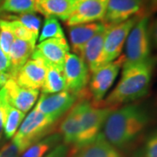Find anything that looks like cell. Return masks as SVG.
<instances>
[{"label":"cell","instance_id":"cell-1","mask_svg":"<svg viewBox=\"0 0 157 157\" xmlns=\"http://www.w3.org/2000/svg\"><path fill=\"white\" fill-rule=\"evenodd\" d=\"M157 59L150 57L144 61L122 66L121 77L116 86L98 107L117 108L139 100L148 92Z\"/></svg>","mask_w":157,"mask_h":157},{"label":"cell","instance_id":"cell-2","mask_svg":"<svg viewBox=\"0 0 157 157\" xmlns=\"http://www.w3.org/2000/svg\"><path fill=\"white\" fill-rule=\"evenodd\" d=\"M149 114L143 107L127 104L113 109L103 126L102 134L116 148H124L132 144L149 123Z\"/></svg>","mask_w":157,"mask_h":157},{"label":"cell","instance_id":"cell-3","mask_svg":"<svg viewBox=\"0 0 157 157\" xmlns=\"http://www.w3.org/2000/svg\"><path fill=\"white\" fill-rule=\"evenodd\" d=\"M56 121H58L33 108L23 120L12 141L24 152L35 142L50 135Z\"/></svg>","mask_w":157,"mask_h":157},{"label":"cell","instance_id":"cell-4","mask_svg":"<svg viewBox=\"0 0 157 157\" xmlns=\"http://www.w3.org/2000/svg\"><path fill=\"white\" fill-rule=\"evenodd\" d=\"M151 39L149 33V17L143 16L131 29L125 43L123 66L144 61L150 58Z\"/></svg>","mask_w":157,"mask_h":157},{"label":"cell","instance_id":"cell-5","mask_svg":"<svg viewBox=\"0 0 157 157\" xmlns=\"http://www.w3.org/2000/svg\"><path fill=\"white\" fill-rule=\"evenodd\" d=\"M78 104L80 109L79 135L75 146L86 144L100 135L108 114L114 109L98 107L86 100L78 102Z\"/></svg>","mask_w":157,"mask_h":157},{"label":"cell","instance_id":"cell-6","mask_svg":"<svg viewBox=\"0 0 157 157\" xmlns=\"http://www.w3.org/2000/svg\"><path fill=\"white\" fill-rule=\"evenodd\" d=\"M124 60V55H121L115 60L101 66L95 72L91 73L88 83L89 92L94 102H101L104 100L117 78Z\"/></svg>","mask_w":157,"mask_h":157},{"label":"cell","instance_id":"cell-7","mask_svg":"<svg viewBox=\"0 0 157 157\" xmlns=\"http://www.w3.org/2000/svg\"><path fill=\"white\" fill-rule=\"evenodd\" d=\"M140 18L136 15L125 22L107 26L104 39L103 64L112 62L121 56L127 38L133 26Z\"/></svg>","mask_w":157,"mask_h":157},{"label":"cell","instance_id":"cell-8","mask_svg":"<svg viewBox=\"0 0 157 157\" xmlns=\"http://www.w3.org/2000/svg\"><path fill=\"white\" fill-rule=\"evenodd\" d=\"M67 90L78 97L89 83L90 72L84 59L75 53H68L63 67Z\"/></svg>","mask_w":157,"mask_h":157},{"label":"cell","instance_id":"cell-9","mask_svg":"<svg viewBox=\"0 0 157 157\" xmlns=\"http://www.w3.org/2000/svg\"><path fill=\"white\" fill-rule=\"evenodd\" d=\"M78 98V96L67 90L52 94H42L34 108L58 121L76 104Z\"/></svg>","mask_w":157,"mask_h":157},{"label":"cell","instance_id":"cell-10","mask_svg":"<svg viewBox=\"0 0 157 157\" xmlns=\"http://www.w3.org/2000/svg\"><path fill=\"white\" fill-rule=\"evenodd\" d=\"M108 0H84L73 7V11L66 20L68 27L88 24L95 21H102L107 10Z\"/></svg>","mask_w":157,"mask_h":157},{"label":"cell","instance_id":"cell-11","mask_svg":"<svg viewBox=\"0 0 157 157\" xmlns=\"http://www.w3.org/2000/svg\"><path fill=\"white\" fill-rule=\"evenodd\" d=\"M69 52L70 46L66 38L49 39L39 42L36 45L32 56L40 58L47 65L63 69L66 57Z\"/></svg>","mask_w":157,"mask_h":157},{"label":"cell","instance_id":"cell-12","mask_svg":"<svg viewBox=\"0 0 157 157\" xmlns=\"http://www.w3.org/2000/svg\"><path fill=\"white\" fill-rule=\"evenodd\" d=\"M47 66L45 62L37 57H31L15 77V81L20 86L39 90L45 81Z\"/></svg>","mask_w":157,"mask_h":157},{"label":"cell","instance_id":"cell-13","mask_svg":"<svg viewBox=\"0 0 157 157\" xmlns=\"http://www.w3.org/2000/svg\"><path fill=\"white\" fill-rule=\"evenodd\" d=\"M142 0H108L101 22L107 26L125 22L140 13Z\"/></svg>","mask_w":157,"mask_h":157},{"label":"cell","instance_id":"cell-14","mask_svg":"<svg viewBox=\"0 0 157 157\" xmlns=\"http://www.w3.org/2000/svg\"><path fill=\"white\" fill-rule=\"evenodd\" d=\"M67 157H123L110 144L102 133L89 142L80 146H71Z\"/></svg>","mask_w":157,"mask_h":157},{"label":"cell","instance_id":"cell-15","mask_svg":"<svg viewBox=\"0 0 157 157\" xmlns=\"http://www.w3.org/2000/svg\"><path fill=\"white\" fill-rule=\"evenodd\" d=\"M4 87L6 88L9 104L25 113L33 108L39 99V90L20 86L14 78L9 79Z\"/></svg>","mask_w":157,"mask_h":157},{"label":"cell","instance_id":"cell-16","mask_svg":"<svg viewBox=\"0 0 157 157\" xmlns=\"http://www.w3.org/2000/svg\"><path fill=\"white\" fill-rule=\"evenodd\" d=\"M107 28L102 22H93L68 27V34L73 53L81 56L85 45L96 34Z\"/></svg>","mask_w":157,"mask_h":157},{"label":"cell","instance_id":"cell-17","mask_svg":"<svg viewBox=\"0 0 157 157\" xmlns=\"http://www.w3.org/2000/svg\"><path fill=\"white\" fill-rule=\"evenodd\" d=\"M35 47L36 43L15 39L9 52L10 76L11 78H15L18 71L30 59Z\"/></svg>","mask_w":157,"mask_h":157},{"label":"cell","instance_id":"cell-18","mask_svg":"<svg viewBox=\"0 0 157 157\" xmlns=\"http://www.w3.org/2000/svg\"><path fill=\"white\" fill-rule=\"evenodd\" d=\"M106 30L97 33L85 45L81 58L84 59L89 69L90 74L103 66V47Z\"/></svg>","mask_w":157,"mask_h":157},{"label":"cell","instance_id":"cell-19","mask_svg":"<svg viewBox=\"0 0 157 157\" xmlns=\"http://www.w3.org/2000/svg\"><path fill=\"white\" fill-rule=\"evenodd\" d=\"M79 104L76 103L66 114L59 124V134L61 135L63 143L67 146H75L79 135Z\"/></svg>","mask_w":157,"mask_h":157},{"label":"cell","instance_id":"cell-20","mask_svg":"<svg viewBox=\"0 0 157 157\" xmlns=\"http://www.w3.org/2000/svg\"><path fill=\"white\" fill-rule=\"evenodd\" d=\"M73 0H36V12L45 17H53L66 21L73 11Z\"/></svg>","mask_w":157,"mask_h":157},{"label":"cell","instance_id":"cell-21","mask_svg":"<svg viewBox=\"0 0 157 157\" xmlns=\"http://www.w3.org/2000/svg\"><path fill=\"white\" fill-rule=\"evenodd\" d=\"M61 140V135L59 133L50 134L29 147L23 152L20 157H45L55 147L60 144Z\"/></svg>","mask_w":157,"mask_h":157},{"label":"cell","instance_id":"cell-22","mask_svg":"<svg viewBox=\"0 0 157 157\" xmlns=\"http://www.w3.org/2000/svg\"><path fill=\"white\" fill-rule=\"evenodd\" d=\"M46 66V75L44 84L41 87L42 94H52L67 90L63 69L47 64Z\"/></svg>","mask_w":157,"mask_h":157},{"label":"cell","instance_id":"cell-23","mask_svg":"<svg viewBox=\"0 0 157 157\" xmlns=\"http://www.w3.org/2000/svg\"><path fill=\"white\" fill-rule=\"evenodd\" d=\"M25 117V113L21 112L14 107L9 105L7 115H6V123L4 127V134L6 139L13 138L17 133L19 126L22 123L23 120Z\"/></svg>","mask_w":157,"mask_h":157},{"label":"cell","instance_id":"cell-24","mask_svg":"<svg viewBox=\"0 0 157 157\" xmlns=\"http://www.w3.org/2000/svg\"><path fill=\"white\" fill-rule=\"evenodd\" d=\"M65 33L58 18L53 17H45L44 25L39 33V42L49 39H63Z\"/></svg>","mask_w":157,"mask_h":157},{"label":"cell","instance_id":"cell-25","mask_svg":"<svg viewBox=\"0 0 157 157\" xmlns=\"http://www.w3.org/2000/svg\"><path fill=\"white\" fill-rule=\"evenodd\" d=\"M1 11L17 14L36 12V0H4Z\"/></svg>","mask_w":157,"mask_h":157},{"label":"cell","instance_id":"cell-26","mask_svg":"<svg viewBox=\"0 0 157 157\" xmlns=\"http://www.w3.org/2000/svg\"><path fill=\"white\" fill-rule=\"evenodd\" d=\"M9 19H15L29 30L33 34L38 37L39 39L40 27H41V19L39 16L35 14V12L23 13L18 14L17 16H10Z\"/></svg>","mask_w":157,"mask_h":157},{"label":"cell","instance_id":"cell-27","mask_svg":"<svg viewBox=\"0 0 157 157\" xmlns=\"http://www.w3.org/2000/svg\"><path fill=\"white\" fill-rule=\"evenodd\" d=\"M15 39L9 20L0 19V48L8 57Z\"/></svg>","mask_w":157,"mask_h":157},{"label":"cell","instance_id":"cell-28","mask_svg":"<svg viewBox=\"0 0 157 157\" xmlns=\"http://www.w3.org/2000/svg\"><path fill=\"white\" fill-rule=\"evenodd\" d=\"M8 20L10 23V26L12 30V33H13L16 39L37 43L38 37L32 33L29 30H27L18 21L15 20V19H8Z\"/></svg>","mask_w":157,"mask_h":157},{"label":"cell","instance_id":"cell-29","mask_svg":"<svg viewBox=\"0 0 157 157\" xmlns=\"http://www.w3.org/2000/svg\"><path fill=\"white\" fill-rule=\"evenodd\" d=\"M9 105L10 104L7 100L6 88L2 87L0 89V140L4 134V127H5V123H6V115H7Z\"/></svg>","mask_w":157,"mask_h":157},{"label":"cell","instance_id":"cell-30","mask_svg":"<svg viewBox=\"0 0 157 157\" xmlns=\"http://www.w3.org/2000/svg\"><path fill=\"white\" fill-rule=\"evenodd\" d=\"M144 157H157V129L147 139L144 146Z\"/></svg>","mask_w":157,"mask_h":157},{"label":"cell","instance_id":"cell-31","mask_svg":"<svg viewBox=\"0 0 157 157\" xmlns=\"http://www.w3.org/2000/svg\"><path fill=\"white\" fill-rule=\"evenodd\" d=\"M22 154V149L12 140L0 149V157H20Z\"/></svg>","mask_w":157,"mask_h":157},{"label":"cell","instance_id":"cell-32","mask_svg":"<svg viewBox=\"0 0 157 157\" xmlns=\"http://www.w3.org/2000/svg\"><path fill=\"white\" fill-rule=\"evenodd\" d=\"M157 11V0H142V6L138 16L150 17Z\"/></svg>","mask_w":157,"mask_h":157},{"label":"cell","instance_id":"cell-33","mask_svg":"<svg viewBox=\"0 0 157 157\" xmlns=\"http://www.w3.org/2000/svg\"><path fill=\"white\" fill-rule=\"evenodd\" d=\"M3 75L10 76V59L9 57L0 48V76Z\"/></svg>","mask_w":157,"mask_h":157},{"label":"cell","instance_id":"cell-34","mask_svg":"<svg viewBox=\"0 0 157 157\" xmlns=\"http://www.w3.org/2000/svg\"><path fill=\"white\" fill-rule=\"evenodd\" d=\"M69 146L65 143H60L56 146L51 152H49L45 157H67V156Z\"/></svg>","mask_w":157,"mask_h":157},{"label":"cell","instance_id":"cell-35","mask_svg":"<svg viewBox=\"0 0 157 157\" xmlns=\"http://www.w3.org/2000/svg\"><path fill=\"white\" fill-rule=\"evenodd\" d=\"M149 33L151 42L157 49V18L152 23L151 26H149Z\"/></svg>","mask_w":157,"mask_h":157},{"label":"cell","instance_id":"cell-36","mask_svg":"<svg viewBox=\"0 0 157 157\" xmlns=\"http://www.w3.org/2000/svg\"><path fill=\"white\" fill-rule=\"evenodd\" d=\"M81 1H84V0H73V4H74V6L76 5V4H78L79 2H81Z\"/></svg>","mask_w":157,"mask_h":157}]
</instances>
